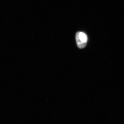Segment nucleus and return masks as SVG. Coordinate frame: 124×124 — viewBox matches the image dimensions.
Returning a JSON list of instances; mask_svg holds the SVG:
<instances>
[{
  "label": "nucleus",
  "mask_w": 124,
  "mask_h": 124,
  "mask_svg": "<svg viewBox=\"0 0 124 124\" xmlns=\"http://www.w3.org/2000/svg\"><path fill=\"white\" fill-rule=\"evenodd\" d=\"M76 39L77 46L79 48H83L86 46L88 38L84 32H77L76 34Z\"/></svg>",
  "instance_id": "obj_1"
}]
</instances>
